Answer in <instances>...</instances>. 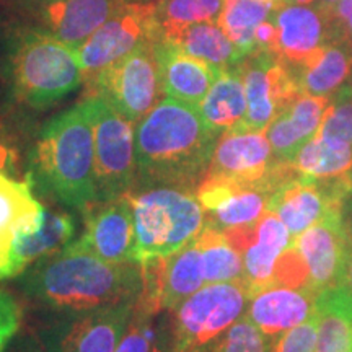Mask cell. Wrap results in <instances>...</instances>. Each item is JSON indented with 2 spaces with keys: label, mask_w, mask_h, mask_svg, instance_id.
Instances as JSON below:
<instances>
[{
  "label": "cell",
  "mask_w": 352,
  "mask_h": 352,
  "mask_svg": "<svg viewBox=\"0 0 352 352\" xmlns=\"http://www.w3.org/2000/svg\"><path fill=\"white\" fill-rule=\"evenodd\" d=\"M219 138L199 108L162 98L134 127L135 184L197 191Z\"/></svg>",
  "instance_id": "cell-1"
},
{
  "label": "cell",
  "mask_w": 352,
  "mask_h": 352,
  "mask_svg": "<svg viewBox=\"0 0 352 352\" xmlns=\"http://www.w3.org/2000/svg\"><path fill=\"white\" fill-rule=\"evenodd\" d=\"M25 294L56 311H82L138 302L142 290L139 263H109L76 241L44 256L21 274Z\"/></svg>",
  "instance_id": "cell-2"
},
{
  "label": "cell",
  "mask_w": 352,
  "mask_h": 352,
  "mask_svg": "<svg viewBox=\"0 0 352 352\" xmlns=\"http://www.w3.org/2000/svg\"><path fill=\"white\" fill-rule=\"evenodd\" d=\"M30 170V183L69 208L83 209L96 199L94 127L83 101L43 127Z\"/></svg>",
  "instance_id": "cell-3"
},
{
  "label": "cell",
  "mask_w": 352,
  "mask_h": 352,
  "mask_svg": "<svg viewBox=\"0 0 352 352\" xmlns=\"http://www.w3.org/2000/svg\"><path fill=\"white\" fill-rule=\"evenodd\" d=\"M7 70L13 95L34 109H44L65 98L83 80L72 47L39 26L13 33Z\"/></svg>",
  "instance_id": "cell-4"
},
{
  "label": "cell",
  "mask_w": 352,
  "mask_h": 352,
  "mask_svg": "<svg viewBox=\"0 0 352 352\" xmlns=\"http://www.w3.org/2000/svg\"><path fill=\"white\" fill-rule=\"evenodd\" d=\"M129 196L134 212V263L170 256L204 228L206 210L195 191L164 186L131 191Z\"/></svg>",
  "instance_id": "cell-5"
},
{
  "label": "cell",
  "mask_w": 352,
  "mask_h": 352,
  "mask_svg": "<svg viewBox=\"0 0 352 352\" xmlns=\"http://www.w3.org/2000/svg\"><path fill=\"white\" fill-rule=\"evenodd\" d=\"M250 298L243 280L202 285L171 310L173 315L165 327L171 352L214 344L245 316Z\"/></svg>",
  "instance_id": "cell-6"
},
{
  "label": "cell",
  "mask_w": 352,
  "mask_h": 352,
  "mask_svg": "<svg viewBox=\"0 0 352 352\" xmlns=\"http://www.w3.org/2000/svg\"><path fill=\"white\" fill-rule=\"evenodd\" d=\"M94 127L95 201H111L135 188L134 122L114 111L98 96L83 100Z\"/></svg>",
  "instance_id": "cell-7"
},
{
  "label": "cell",
  "mask_w": 352,
  "mask_h": 352,
  "mask_svg": "<svg viewBox=\"0 0 352 352\" xmlns=\"http://www.w3.org/2000/svg\"><path fill=\"white\" fill-rule=\"evenodd\" d=\"M88 96H98L132 122L158 103L162 91L153 43L139 44L121 59L85 77Z\"/></svg>",
  "instance_id": "cell-8"
},
{
  "label": "cell",
  "mask_w": 352,
  "mask_h": 352,
  "mask_svg": "<svg viewBox=\"0 0 352 352\" xmlns=\"http://www.w3.org/2000/svg\"><path fill=\"white\" fill-rule=\"evenodd\" d=\"M135 302L82 311H60L41 331L47 352H116L129 328Z\"/></svg>",
  "instance_id": "cell-9"
},
{
  "label": "cell",
  "mask_w": 352,
  "mask_h": 352,
  "mask_svg": "<svg viewBox=\"0 0 352 352\" xmlns=\"http://www.w3.org/2000/svg\"><path fill=\"white\" fill-rule=\"evenodd\" d=\"M155 10L157 0H126L85 43L72 47L83 78L121 59L139 44L155 43Z\"/></svg>",
  "instance_id": "cell-10"
},
{
  "label": "cell",
  "mask_w": 352,
  "mask_h": 352,
  "mask_svg": "<svg viewBox=\"0 0 352 352\" xmlns=\"http://www.w3.org/2000/svg\"><path fill=\"white\" fill-rule=\"evenodd\" d=\"M240 72L246 94V114L236 129L266 131L277 113L303 95L294 70L271 51H254L240 64Z\"/></svg>",
  "instance_id": "cell-11"
},
{
  "label": "cell",
  "mask_w": 352,
  "mask_h": 352,
  "mask_svg": "<svg viewBox=\"0 0 352 352\" xmlns=\"http://www.w3.org/2000/svg\"><path fill=\"white\" fill-rule=\"evenodd\" d=\"M276 160L266 132L235 127L219 138L206 176L252 184L267 182L277 191L280 182L272 168Z\"/></svg>",
  "instance_id": "cell-12"
},
{
  "label": "cell",
  "mask_w": 352,
  "mask_h": 352,
  "mask_svg": "<svg viewBox=\"0 0 352 352\" xmlns=\"http://www.w3.org/2000/svg\"><path fill=\"white\" fill-rule=\"evenodd\" d=\"M277 28L272 54L292 70L305 67L334 43L328 15L316 6L285 3L272 12Z\"/></svg>",
  "instance_id": "cell-13"
},
{
  "label": "cell",
  "mask_w": 352,
  "mask_h": 352,
  "mask_svg": "<svg viewBox=\"0 0 352 352\" xmlns=\"http://www.w3.org/2000/svg\"><path fill=\"white\" fill-rule=\"evenodd\" d=\"M82 210L85 215V232L76 243L104 261H132L134 212L131 196L94 201Z\"/></svg>",
  "instance_id": "cell-14"
},
{
  "label": "cell",
  "mask_w": 352,
  "mask_h": 352,
  "mask_svg": "<svg viewBox=\"0 0 352 352\" xmlns=\"http://www.w3.org/2000/svg\"><path fill=\"white\" fill-rule=\"evenodd\" d=\"M292 241L308 264L310 290L316 296L323 289L342 283L347 252L351 248L342 220H321Z\"/></svg>",
  "instance_id": "cell-15"
},
{
  "label": "cell",
  "mask_w": 352,
  "mask_h": 352,
  "mask_svg": "<svg viewBox=\"0 0 352 352\" xmlns=\"http://www.w3.org/2000/svg\"><path fill=\"white\" fill-rule=\"evenodd\" d=\"M126 0H52L33 8L39 28L67 44L80 46L111 19Z\"/></svg>",
  "instance_id": "cell-16"
},
{
  "label": "cell",
  "mask_w": 352,
  "mask_h": 352,
  "mask_svg": "<svg viewBox=\"0 0 352 352\" xmlns=\"http://www.w3.org/2000/svg\"><path fill=\"white\" fill-rule=\"evenodd\" d=\"M162 91L170 98L199 107L222 70L188 54L170 41L153 43Z\"/></svg>",
  "instance_id": "cell-17"
},
{
  "label": "cell",
  "mask_w": 352,
  "mask_h": 352,
  "mask_svg": "<svg viewBox=\"0 0 352 352\" xmlns=\"http://www.w3.org/2000/svg\"><path fill=\"white\" fill-rule=\"evenodd\" d=\"M316 294L310 289L271 285L250 298L245 316L274 341L287 329L303 323L315 314Z\"/></svg>",
  "instance_id": "cell-18"
},
{
  "label": "cell",
  "mask_w": 352,
  "mask_h": 352,
  "mask_svg": "<svg viewBox=\"0 0 352 352\" xmlns=\"http://www.w3.org/2000/svg\"><path fill=\"white\" fill-rule=\"evenodd\" d=\"M44 208L34 199L30 183L0 175V272L12 277V246L21 233L41 227Z\"/></svg>",
  "instance_id": "cell-19"
},
{
  "label": "cell",
  "mask_w": 352,
  "mask_h": 352,
  "mask_svg": "<svg viewBox=\"0 0 352 352\" xmlns=\"http://www.w3.org/2000/svg\"><path fill=\"white\" fill-rule=\"evenodd\" d=\"M329 104L331 96L300 95L277 113L264 131L277 160L292 162L302 145L318 132Z\"/></svg>",
  "instance_id": "cell-20"
},
{
  "label": "cell",
  "mask_w": 352,
  "mask_h": 352,
  "mask_svg": "<svg viewBox=\"0 0 352 352\" xmlns=\"http://www.w3.org/2000/svg\"><path fill=\"white\" fill-rule=\"evenodd\" d=\"M267 210L283 220L292 240L329 217L328 201L318 179L307 176H298L277 189L267 201Z\"/></svg>",
  "instance_id": "cell-21"
},
{
  "label": "cell",
  "mask_w": 352,
  "mask_h": 352,
  "mask_svg": "<svg viewBox=\"0 0 352 352\" xmlns=\"http://www.w3.org/2000/svg\"><path fill=\"white\" fill-rule=\"evenodd\" d=\"M292 243V235L285 223L267 210L256 223V240L243 253V284L250 296L274 285L277 258Z\"/></svg>",
  "instance_id": "cell-22"
},
{
  "label": "cell",
  "mask_w": 352,
  "mask_h": 352,
  "mask_svg": "<svg viewBox=\"0 0 352 352\" xmlns=\"http://www.w3.org/2000/svg\"><path fill=\"white\" fill-rule=\"evenodd\" d=\"M76 233V222L69 214L44 210L41 227L21 233L12 246V277L23 274L32 264L67 246Z\"/></svg>",
  "instance_id": "cell-23"
},
{
  "label": "cell",
  "mask_w": 352,
  "mask_h": 352,
  "mask_svg": "<svg viewBox=\"0 0 352 352\" xmlns=\"http://www.w3.org/2000/svg\"><path fill=\"white\" fill-rule=\"evenodd\" d=\"M197 108L210 129L220 135L239 126L246 114V94L240 65L222 70Z\"/></svg>",
  "instance_id": "cell-24"
},
{
  "label": "cell",
  "mask_w": 352,
  "mask_h": 352,
  "mask_svg": "<svg viewBox=\"0 0 352 352\" xmlns=\"http://www.w3.org/2000/svg\"><path fill=\"white\" fill-rule=\"evenodd\" d=\"M352 72V41L328 44L305 67L294 70L303 95L333 96Z\"/></svg>",
  "instance_id": "cell-25"
},
{
  "label": "cell",
  "mask_w": 352,
  "mask_h": 352,
  "mask_svg": "<svg viewBox=\"0 0 352 352\" xmlns=\"http://www.w3.org/2000/svg\"><path fill=\"white\" fill-rule=\"evenodd\" d=\"M168 41L220 70L236 67L246 59L220 25L212 21L188 26Z\"/></svg>",
  "instance_id": "cell-26"
},
{
  "label": "cell",
  "mask_w": 352,
  "mask_h": 352,
  "mask_svg": "<svg viewBox=\"0 0 352 352\" xmlns=\"http://www.w3.org/2000/svg\"><path fill=\"white\" fill-rule=\"evenodd\" d=\"M201 250L206 284L233 283L243 279V256L228 243L223 232L206 222L196 236Z\"/></svg>",
  "instance_id": "cell-27"
},
{
  "label": "cell",
  "mask_w": 352,
  "mask_h": 352,
  "mask_svg": "<svg viewBox=\"0 0 352 352\" xmlns=\"http://www.w3.org/2000/svg\"><path fill=\"white\" fill-rule=\"evenodd\" d=\"M274 10V3L266 0H226L217 23L245 57H248L258 51L254 41L256 28L270 19Z\"/></svg>",
  "instance_id": "cell-28"
},
{
  "label": "cell",
  "mask_w": 352,
  "mask_h": 352,
  "mask_svg": "<svg viewBox=\"0 0 352 352\" xmlns=\"http://www.w3.org/2000/svg\"><path fill=\"white\" fill-rule=\"evenodd\" d=\"M298 173L307 178H329L352 171V145L323 139L316 132L292 158Z\"/></svg>",
  "instance_id": "cell-29"
},
{
  "label": "cell",
  "mask_w": 352,
  "mask_h": 352,
  "mask_svg": "<svg viewBox=\"0 0 352 352\" xmlns=\"http://www.w3.org/2000/svg\"><path fill=\"white\" fill-rule=\"evenodd\" d=\"M226 0H157V41H168L196 23H217Z\"/></svg>",
  "instance_id": "cell-30"
},
{
  "label": "cell",
  "mask_w": 352,
  "mask_h": 352,
  "mask_svg": "<svg viewBox=\"0 0 352 352\" xmlns=\"http://www.w3.org/2000/svg\"><path fill=\"white\" fill-rule=\"evenodd\" d=\"M318 338L315 352H352V320L333 310H316Z\"/></svg>",
  "instance_id": "cell-31"
},
{
  "label": "cell",
  "mask_w": 352,
  "mask_h": 352,
  "mask_svg": "<svg viewBox=\"0 0 352 352\" xmlns=\"http://www.w3.org/2000/svg\"><path fill=\"white\" fill-rule=\"evenodd\" d=\"M271 349L272 341L246 316H241L220 340L215 341V352H271Z\"/></svg>",
  "instance_id": "cell-32"
},
{
  "label": "cell",
  "mask_w": 352,
  "mask_h": 352,
  "mask_svg": "<svg viewBox=\"0 0 352 352\" xmlns=\"http://www.w3.org/2000/svg\"><path fill=\"white\" fill-rule=\"evenodd\" d=\"M157 316L135 307L129 328L116 352H152L160 333V324H155Z\"/></svg>",
  "instance_id": "cell-33"
},
{
  "label": "cell",
  "mask_w": 352,
  "mask_h": 352,
  "mask_svg": "<svg viewBox=\"0 0 352 352\" xmlns=\"http://www.w3.org/2000/svg\"><path fill=\"white\" fill-rule=\"evenodd\" d=\"M274 285L290 289H310V271L303 254L294 241L277 258L274 267Z\"/></svg>",
  "instance_id": "cell-34"
},
{
  "label": "cell",
  "mask_w": 352,
  "mask_h": 352,
  "mask_svg": "<svg viewBox=\"0 0 352 352\" xmlns=\"http://www.w3.org/2000/svg\"><path fill=\"white\" fill-rule=\"evenodd\" d=\"M318 134L333 142L352 145V100H338L331 96Z\"/></svg>",
  "instance_id": "cell-35"
},
{
  "label": "cell",
  "mask_w": 352,
  "mask_h": 352,
  "mask_svg": "<svg viewBox=\"0 0 352 352\" xmlns=\"http://www.w3.org/2000/svg\"><path fill=\"white\" fill-rule=\"evenodd\" d=\"M318 338V315L316 311L307 321L287 329L272 341L271 352H315Z\"/></svg>",
  "instance_id": "cell-36"
},
{
  "label": "cell",
  "mask_w": 352,
  "mask_h": 352,
  "mask_svg": "<svg viewBox=\"0 0 352 352\" xmlns=\"http://www.w3.org/2000/svg\"><path fill=\"white\" fill-rule=\"evenodd\" d=\"M21 323V308L13 296L0 290V352H6Z\"/></svg>",
  "instance_id": "cell-37"
},
{
  "label": "cell",
  "mask_w": 352,
  "mask_h": 352,
  "mask_svg": "<svg viewBox=\"0 0 352 352\" xmlns=\"http://www.w3.org/2000/svg\"><path fill=\"white\" fill-rule=\"evenodd\" d=\"M323 12L329 19L334 41H352V0H340L333 8Z\"/></svg>",
  "instance_id": "cell-38"
},
{
  "label": "cell",
  "mask_w": 352,
  "mask_h": 352,
  "mask_svg": "<svg viewBox=\"0 0 352 352\" xmlns=\"http://www.w3.org/2000/svg\"><path fill=\"white\" fill-rule=\"evenodd\" d=\"M19 152L8 142L7 135L0 131V175H10L16 170Z\"/></svg>",
  "instance_id": "cell-39"
},
{
  "label": "cell",
  "mask_w": 352,
  "mask_h": 352,
  "mask_svg": "<svg viewBox=\"0 0 352 352\" xmlns=\"http://www.w3.org/2000/svg\"><path fill=\"white\" fill-rule=\"evenodd\" d=\"M8 352H47V351L44 349L43 342H38L36 340H33V338L25 336L16 341Z\"/></svg>",
  "instance_id": "cell-40"
},
{
  "label": "cell",
  "mask_w": 352,
  "mask_h": 352,
  "mask_svg": "<svg viewBox=\"0 0 352 352\" xmlns=\"http://www.w3.org/2000/svg\"><path fill=\"white\" fill-rule=\"evenodd\" d=\"M152 352H171L168 338H166V328L165 324H160V333H158L155 347H153Z\"/></svg>",
  "instance_id": "cell-41"
},
{
  "label": "cell",
  "mask_w": 352,
  "mask_h": 352,
  "mask_svg": "<svg viewBox=\"0 0 352 352\" xmlns=\"http://www.w3.org/2000/svg\"><path fill=\"white\" fill-rule=\"evenodd\" d=\"M342 283L347 285V289L352 292V246L347 252V258H346V264H344V279Z\"/></svg>",
  "instance_id": "cell-42"
},
{
  "label": "cell",
  "mask_w": 352,
  "mask_h": 352,
  "mask_svg": "<svg viewBox=\"0 0 352 352\" xmlns=\"http://www.w3.org/2000/svg\"><path fill=\"white\" fill-rule=\"evenodd\" d=\"M8 2L16 3V6L26 8V10H33V8L43 6V3L52 2V0H8Z\"/></svg>",
  "instance_id": "cell-43"
},
{
  "label": "cell",
  "mask_w": 352,
  "mask_h": 352,
  "mask_svg": "<svg viewBox=\"0 0 352 352\" xmlns=\"http://www.w3.org/2000/svg\"><path fill=\"white\" fill-rule=\"evenodd\" d=\"M333 98H338V100H352V82L346 83V85H342L340 90L336 91V94L333 95Z\"/></svg>",
  "instance_id": "cell-44"
},
{
  "label": "cell",
  "mask_w": 352,
  "mask_h": 352,
  "mask_svg": "<svg viewBox=\"0 0 352 352\" xmlns=\"http://www.w3.org/2000/svg\"><path fill=\"white\" fill-rule=\"evenodd\" d=\"M338 2H340V0H316L315 6L321 8V10H329V8H333Z\"/></svg>",
  "instance_id": "cell-45"
},
{
  "label": "cell",
  "mask_w": 352,
  "mask_h": 352,
  "mask_svg": "<svg viewBox=\"0 0 352 352\" xmlns=\"http://www.w3.org/2000/svg\"><path fill=\"white\" fill-rule=\"evenodd\" d=\"M346 232H347V239H349V245L352 246V212L347 215L346 219Z\"/></svg>",
  "instance_id": "cell-46"
},
{
  "label": "cell",
  "mask_w": 352,
  "mask_h": 352,
  "mask_svg": "<svg viewBox=\"0 0 352 352\" xmlns=\"http://www.w3.org/2000/svg\"><path fill=\"white\" fill-rule=\"evenodd\" d=\"M188 352H215V342H214V344L195 347V349H191V351H188Z\"/></svg>",
  "instance_id": "cell-47"
},
{
  "label": "cell",
  "mask_w": 352,
  "mask_h": 352,
  "mask_svg": "<svg viewBox=\"0 0 352 352\" xmlns=\"http://www.w3.org/2000/svg\"><path fill=\"white\" fill-rule=\"evenodd\" d=\"M316 0H287V3H298V6H315Z\"/></svg>",
  "instance_id": "cell-48"
},
{
  "label": "cell",
  "mask_w": 352,
  "mask_h": 352,
  "mask_svg": "<svg viewBox=\"0 0 352 352\" xmlns=\"http://www.w3.org/2000/svg\"><path fill=\"white\" fill-rule=\"evenodd\" d=\"M266 2L274 3L276 8H277V7H280V6H285V3H287V0H266Z\"/></svg>",
  "instance_id": "cell-49"
}]
</instances>
